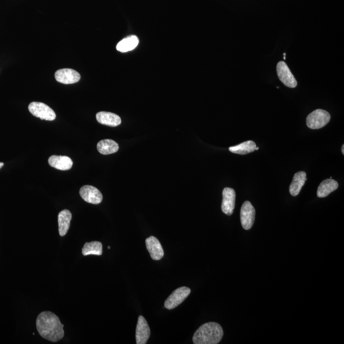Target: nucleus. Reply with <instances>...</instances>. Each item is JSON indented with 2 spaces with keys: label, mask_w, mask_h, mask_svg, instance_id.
<instances>
[{
  "label": "nucleus",
  "mask_w": 344,
  "mask_h": 344,
  "mask_svg": "<svg viewBox=\"0 0 344 344\" xmlns=\"http://www.w3.org/2000/svg\"><path fill=\"white\" fill-rule=\"evenodd\" d=\"M72 217L71 212L67 209L62 210L58 214V231L61 236L66 235L70 228Z\"/></svg>",
  "instance_id": "2eb2a0df"
},
{
  "label": "nucleus",
  "mask_w": 344,
  "mask_h": 344,
  "mask_svg": "<svg viewBox=\"0 0 344 344\" xmlns=\"http://www.w3.org/2000/svg\"><path fill=\"white\" fill-rule=\"evenodd\" d=\"M223 202L221 209L224 214L231 216L235 207L236 193L232 188H224L223 191Z\"/></svg>",
  "instance_id": "9d476101"
},
{
  "label": "nucleus",
  "mask_w": 344,
  "mask_h": 344,
  "mask_svg": "<svg viewBox=\"0 0 344 344\" xmlns=\"http://www.w3.org/2000/svg\"><path fill=\"white\" fill-rule=\"evenodd\" d=\"M224 335L223 329L216 322H208L202 325L194 334L195 344H217Z\"/></svg>",
  "instance_id": "f03ea898"
},
{
  "label": "nucleus",
  "mask_w": 344,
  "mask_h": 344,
  "mask_svg": "<svg viewBox=\"0 0 344 344\" xmlns=\"http://www.w3.org/2000/svg\"><path fill=\"white\" fill-rule=\"evenodd\" d=\"M338 188L337 181L332 179L325 180L320 184L317 190V196L319 198H325L330 195L332 192Z\"/></svg>",
  "instance_id": "f3484780"
},
{
  "label": "nucleus",
  "mask_w": 344,
  "mask_h": 344,
  "mask_svg": "<svg viewBox=\"0 0 344 344\" xmlns=\"http://www.w3.org/2000/svg\"><path fill=\"white\" fill-rule=\"evenodd\" d=\"M37 330L42 338L51 342H57L64 337V325L57 315L51 312L40 313L36 320Z\"/></svg>",
  "instance_id": "f257e3e1"
},
{
  "label": "nucleus",
  "mask_w": 344,
  "mask_h": 344,
  "mask_svg": "<svg viewBox=\"0 0 344 344\" xmlns=\"http://www.w3.org/2000/svg\"><path fill=\"white\" fill-rule=\"evenodd\" d=\"M139 43V38L135 35H131L119 42L116 46V49L121 53L128 52L133 50Z\"/></svg>",
  "instance_id": "a211bd4d"
},
{
  "label": "nucleus",
  "mask_w": 344,
  "mask_h": 344,
  "mask_svg": "<svg viewBox=\"0 0 344 344\" xmlns=\"http://www.w3.org/2000/svg\"><path fill=\"white\" fill-rule=\"evenodd\" d=\"M102 252V243L97 241L86 243L82 249V254L84 256H89V255L101 256Z\"/></svg>",
  "instance_id": "412c9836"
},
{
  "label": "nucleus",
  "mask_w": 344,
  "mask_h": 344,
  "mask_svg": "<svg viewBox=\"0 0 344 344\" xmlns=\"http://www.w3.org/2000/svg\"><path fill=\"white\" fill-rule=\"evenodd\" d=\"M98 123L102 125L112 126H118L121 125V119L117 114L108 112H100L96 115Z\"/></svg>",
  "instance_id": "4468645a"
},
{
  "label": "nucleus",
  "mask_w": 344,
  "mask_h": 344,
  "mask_svg": "<svg viewBox=\"0 0 344 344\" xmlns=\"http://www.w3.org/2000/svg\"><path fill=\"white\" fill-rule=\"evenodd\" d=\"M277 72L278 78L285 86L289 88H294L298 85L295 77L284 62L278 63Z\"/></svg>",
  "instance_id": "0eeeda50"
},
{
  "label": "nucleus",
  "mask_w": 344,
  "mask_h": 344,
  "mask_svg": "<svg viewBox=\"0 0 344 344\" xmlns=\"http://www.w3.org/2000/svg\"><path fill=\"white\" fill-rule=\"evenodd\" d=\"M146 245L150 256L153 260L159 261L164 256V251L160 241L151 236L146 240Z\"/></svg>",
  "instance_id": "f8f14e48"
},
{
  "label": "nucleus",
  "mask_w": 344,
  "mask_h": 344,
  "mask_svg": "<svg viewBox=\"0 0 344 344\" xmlns=\"http://www.w3.org/2000/svg\"><path fill=\"white\" fill-rule=\"evenodd\" d=\"M151 336L148 323L142 315L139 317L136 328V343L137 344H146Z\"/></svg>",
  "instance_id": "9b49d317"
},
{
  "label": "nucleus",
  "mask_w": 344,
  "mask_h": 344,
  "mask_svg": "<svg viewBox=\"0 0 344 344\" xmlns=\"http://www.w3.org/2000/svg\"><path fill=\"white\" fill-rule=\"evenodd\" d=\"M255 216H256V210L253 205L249 201L243 203L241 208L240 220L243 228L245 230H249L253 226Z\"/></svg>",
  "instance_id": "423d86ee"
},
{
  "label": "nucleus",
  "mask_w": 344,
  "mask_h": 344,
  "mask_svg": "<svg viewBox=\"0 0 344 344\" xmlns=\"http://www.w3.org/2000/svg\"><path fill=\"white\" fill-rule=\"evenodd\" d=\"M97 149L100 154L108 155L116 153L119 150V145L111 139L103 140L98 143Z\"/></svg>",
  "instance_id": "6ab92c4d"
},
{
  "label": "nucleus",
  "mask_w": 344,
  "mask_h": 344,
  "mask_svg": "<svg viewBox=\"0 0 344 344\" xmlns=\"http://www.w3.org/2000/svg\"><path fill=\"white\" fill-rule=\"evenodd\" d=\"M331 115L322 109H317L308 115L306 118V125L313 130L323 128L330 121Z\"/></svg>",
  "instance_id": "7ed1b4c3"
},
{
  "label": "nucleus",
  "mask_w": 344,
  "mask_h": 344,
  "mask_svg": "<svg viewBox=\"0 0 344 344\" xmlns=\"http://www.w3.org/2000/svg\"><path fill=\"white\" fill-rule=\"evenodd\" d=\"M341 151H342V154H344V146L343 145L342 148H341Z\"/></svg>",
  "instance_id": "5701e85b"
},
{
  "label": "nucleus",
  "mask_w": 344,
  "mask_h": 344,
  "mask_svg": "<svg viewBox=\"0 0 344 344\" xmlns=\"http://www.w3.org/2000/svg\"><path fill=\"white\" fill-rule=\"evenodd\" d=\"M306 174L304 172L296 173L289 187L290 193L292 196H298L306 181Z\"/></svg>",
  "instance_id": "dca6fc26"
},
{
  "label": "nucleus",
  "mask_w": 344,
  "mask_h": 344,
  "mask_svg": "<svg viewBox=\"0 0 344 344\" xmlns=\"http://www.w3.org/2000/svg\"><path fill=\"white\" fill-rule=\"evenodd\" d=\"M48 162L51 167L63 171L71 169L73 165V161L71 159L65 156H51L49 158Z\"/></svg>",
  "instance_id": "ddd939ff"
},
{
  "label": "nucleus",
  "mask_w": 344,
  "mask_h": 344,
  "mask_svg": "<svg viewBox=\"0 0 344 344\" xmlns=\"http://www.w3.org/2000/svg\"><path fill=\"white\" fill-rule=\"evenodd\" d=\"M4 166L3 163H0V168H1Z\"/></svg>",
  "instance_id": "b1692460"
},
{
  "label": "nucleus",
  "mask_w": 344,
  "mask_h": 344,
  "mask_svg": "<svg viewBox=\"0 0 344 344\" xmlns=\"http://www.w3.org/2000/svg\"><path fill=\"white\" fill-rule=\"evenodd\" d=\"M256 144L252 140L242 143L237 146L230 147L229 148V151L231 153L245 155L256 151Z\"/></svg>",
  "instance_id": "aec40b11"
},
{
  "label": "nucleus",
  "mask_w": 344,
  "mask_h": 344,
  "mask_svg": "<svg viewBox=\"0 0 344 344\" xmlns=\"http://www.w3.org/2000/svg\"><path fill=\"white\" fill-rule=\"evenodd\" d=\"M259 147H256V150H259Z\"/></svg>",
  "instance_id": "393cba45"
},
{
  "label": "nucleus",
  "mask_w": 344,
  "mask_h": 344,
  "mask_svg": "<svg viewBox=\"0 0 344 344\" xmlns=\"http://www.w3.org/2000/svg\"><path fill=\"white\" fill-rule=\"evenodd\" d=\"M28 110L33 116L42 120L53 121L56 119L55 112L44 103L32 102L28 105Z\"/></svg>",
  "instance_id": "20e7f679"
},
{
  "label": "nucleus",
  "mask_w": 344,
  "mask_h": 344,
  "mask_svg": "<svg viewBox=\"0 0 344 344\" xmlns=\"http://www.w3.org/2000/svg\"><path fill=\"white\" fill-rule=\"evenodd\" d=\"M81 198L91 204L98 205L102 202L103 196L97 188L91 186L82 187L79 191Z\"/></svg>",
  "instance_id": "6e6552de"
},
{
  "label": "nucleus",
  "mask_w": 344,
  "mask_h": 344,
  "mask_svg": "<svg viewBox=\"0 0 344 344\" xmlns=\"http://www.w3.org/2000/svg\"><path fill=\"white\" fill-rule=\"evenodd\" d=\"M191 291V289L187 287H181L175 290L165 301V307L168 310L174 309L184 302L190 294Z\"/></svg>",
  "instance_id": "39448f33"
},
{
  "label": "nucleus",
  "mask_w": 344,
  "mask_h": 344,
  "mask_svg": "<svg viewBox=\"0 0 344 344\" xmlns=\"http://www.w3.org/2000/svg\"><path fill=\"white\" fill-rule=\"evenodd\" d=\"M56 80L60 83L70 84L80 81L81 76L76 70L71 69H62L57 70L55 75Z\"/></svg>",
  "instance_id": "1a4fd4ad"
},
{
  "label": "nucleus",
  "mask_w": 344,
  "mask_h": 344,
  "mask_svg": "<svg viewBox=\"0 0 344 344\" xmlns=\"http://www.w3.org/2000/svg\"><path fill=\"white\" fill-rule=\"evenodd\" d=\"M286 59V53H284V60Z\"/></svg>",
  "instance_id": "4be33fe9"
}]
</instances>
